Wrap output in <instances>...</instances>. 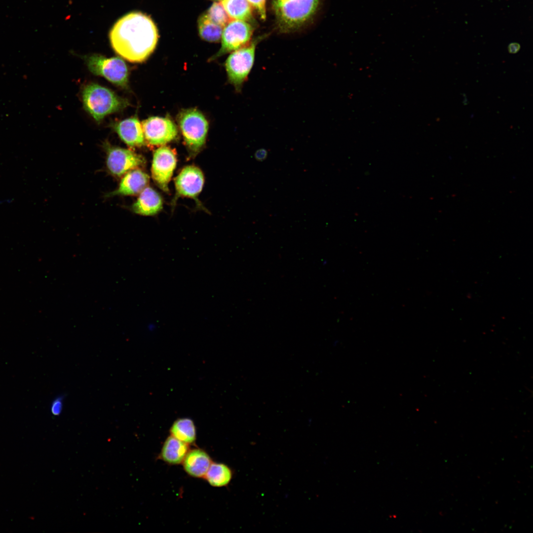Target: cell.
Here are the masks:
<instances>
[{"instance_id": "cell-14", "label": "cell", "mask_w": 533, "mask_h": 533, "mask_svg": "<svg viewBox=\"0 0 533 533\" xmlns=\"http://www.w3.org/2000/svg\"><path fill=\"white\" fill-rule=\"evenodd\" d=\"M162 206V199L158 193L152 188L146 187L140 193L132 209L136 214L151 216L159 212Z\"/></svg>"}, {"instance_id": "cell-3", "label": "cell", "mask_w": 533, "mask_h": 533, "mask_svg": "<svg viewBox=\"0 0 533 533\" xmlns=\"http://www.w3.org/2000/svg\"><path fill=\"white\" fill-rule=\"evenodd\" d=\"M82 99L85 110L98 122L106 115L121 111L128 105L126 99L106 87L93 83L83 87Z\"/></svg>"}, {"instance_id": "cell-25", "label": "cell", "mask_w": 533, "mask_h": 533, "mask_svg": "<svg viewBox=\"0 0 533 533\" xmlns=\"http://www.w3.org/2000/svg\"><path fill=\"white\" fill-rule=\"evenodd\" d=\"M520 45L517 42H512L508 46V50L510 53H516L520 49Z\"/></svg>"}, {"instance_id": "cell-6", "label": "cell", "mask_w": 533, "mask_h": 533, "mask_svg": "<svg viewBox=\"0 0 533 533\" xmlns=\"http://www.w3.org/2000/svg\"><path fill=\"white\" fill-rule=\"evenodd\" d=\"M89 71L93 74L102 76L112 83L122 88H126L128 80V70L125 62L116 57L106 58L100 55H92L85 58Z\"/></svg>"}, {"instance_id": "cell-19", "label": "cell", "mask_w": 533, "mask_h": 533, "mask_svg": "<svg viewBox=\"0 0 533 533\" xmlns=\"http://www.w3.org/2000/svg\"><path fill=\"white\" fill-rule=\"evenodd\" d=\"M204 477L211 486L223 487L229 483L232 477V472L224 464L211 463Z\"/></svg>"}, {"instance_id": "cell-26", "label": "cell", "mask_w": 533, "mask_h": 533, "mask_svg": "<svg viewBox=\"0 0 533 533\" xmlns=\"http://www.w3.org/2000/svg\"><path fill=\"white\" fill-rule=\"evenodd\" d=\"M214 0L215 1H220L221 0Z\"/></svg>"}, {"instance_id": "cell-8", "label": "cell", "mask_w": 533, "mask_h": 533, "mask_svg": "<svg viewBox=\"0 0 533 533\" xmlns=\"http://www.w3.org/2000/svg\"><path fill=\"white\" fill-rule=\"evenodd\" d=\"M177 158L174 151L169 147H160L153 153L152 176L158 186L168 192V184L176 168Z\"/></svg>"}, {"instance_id": "cell-9", "label": "cell", "mask_w": 533, "mask_h": 533, "mask_svg": "<svg viewBox=\"0 0 533 533\" xmlns=\"http://www.w3.org/2000/svg\"><path fill=\"white\" fill-rule=\"evenodd\" d=\"M144 137L152 145H164L175 139L178 134L175 124L170 119L152 116L142 123Z\"/></svg>"}, {"instance_id": "cell-13", "label": "cell", "mask_w": 533, "mask_h": 533, "mask_svg": "<svg viewBox=\"0 0 533 533\" xmlns=\"http://www.w3.org/2000/svg\"><path fill=\"white\" fill-rule=\"evenodd\" d=\"M149 176L138 169L126 173L122 178L118 189L110 195H134L140 193L148 185Z\"/></svg>"}, {"instance_id": "cell-16", "label": "cell", "mask_w": 533, "mask_h": 533, "mask_svg": "<svg viewBox=\"0 0 533 533\" xmlns=\"http://www.w3.org/2000/svg\"><path fill=\"white\" fill-rule=\"evenodd\" d=\"M188 452V444L171 435L163 444L160 457L167 463L178 464L183 462Z\"/></svg>"}, {"instance_id": "cell-18", "label": "cell", "mask_w": 533, "mask_h": 533, "mask_svg": "<svg viewBox=\"0 0 533 533\" xmlns=\"http://www.w3.org/2000/svg\"><path fill=\"white\" fill-rule=\"evenodd\" d=\"M171 435L188 444L193 443L196 439V428L193 421L189 418L176 419L171 426Z\"/></svg>"}, {"instance_id": "cell-4", "label": "cell", "mask_w": 533, "mask_h": 533, "mask_svg": "<svg viewBox=\"0 0 533 533\" xmlns=\"http://www.w3.org/2000/svg\"><path fill=\"white\" fill-rule=\"evenodd\" d=\"M178 122L186 145L192 153H197L206 140L207 120L197 110L189 109L180 112Z\"/></svg>"}, {"instance_id": "cell-15", "label": "cell", "mask_w": 533, "mask_h": 533, "mask_svg": "<svg viewBox=\"0 0 533 533\" xmlns=\"http://www.w3.org/2000/svg\"><path fill=\"white\" fill-rule=\"evenodd\" d=\"M183 462L186 472L196 478L204 477L212 463L208 454L199 449L189 451Z\"/></svg>"}, {"instance_id": "cell-22", "label": "cell", "mask_w": 533, "mask_h": 533, "mask_svg": "<svg viewBox=\"0 0 533 533\" xmlns=\"http://www.w3.org/2000/svg\"><path fill=\"white\" fill-rule=\"evenodd\" d=\"M252 7L257 12L261 18L265 20L266 18V0H247Z\"/></svg>"}, {"instance_id": "cell-7", "label": "cell", "mask_w": 533, "mask_h": 533, "mask_svg": "<svg viewBox=\"0 0 533 533\" xmlns=\"http://www.w3.org/2000/svg\"><path fill=\"white\" fill-rule=\"evenodd\" d=\"M253 34V28L247 22L231 20L223 28L220 49L211 59L233 52L247 45Z\"/></svg>"}, {"instance_id": "cell-20", "label": "cell", "mask_w": 533, "mask_h": 533, "mask_svg": "<svg viewBox=\"0 0 533 533\" xmlns=\"http://www.w3.org/2000/svg\"><path fill=\"white\" fill-rule=\"evenodd\" d=\"M198 27L201 38L210 42L219 41L224 28L213 22L206 13L199 18Z\"/></svg>"}, {"instance_id": "cell-17", "label": "cell", "mask_w": 533, "mask_h": 533, "mask_svg": "<svg viewBox=\"0 0 533 533\" xmlns=\"http://www.w3.org/2000/svg\"><path fill=\"white\" fill-rule=\"evenodd\" d=\"M221 3L231 20L248 22L252 19V6L247 0H222Z\"/></svg>"}, {"instance_id": "cell-11", "label": "cell", "mask_w": 533, "mask_h": 533, "mask_svg": "<svg viewBox=\"0 0 533 533\" xmlns=\"http://www.w3.org/2000/svg\"><path fill=\"white\" fill-rule=\"evenodd\" d=\"M204 179L202 172L194 166L184 168L175 180L176 195L196 199L201 191Z\"/></svg>"}, {"instance_id": "cell-21", "label": "cell", "mask_w": 533, "mask_h": 533, "mask_svg": "<svg viewBox=\"0 0 533 533\" xmlns=\"http://www.w3.org/2000/svg\"><path fill=\"white\" fill-rule=\"evenodd\" d=\"M206 13L213 22L223 28L231 20L221 1H215Z\"/></svg>"}, {"instance_id": "cell-12", "label": "cell", "mask_w": 533, "mask_h": 533, "mask_svg": "<svg viewBox=\"0 0 533 533\" xmlns=\"http://www.w3.org/2000/svg\"><path fill=\"white\" fill-rule=\"evenodd\" d=\"M113 127L120 138L128 146L135 147L145 144L142 125L137 117H131L116 122Z\"/></svg>"}, {"instance_id": "cell-5", "label": "cell", "mask_w": 533, "mask_h": 533, "mask_svg": "<svg viewBox=\"0 0 533 533\" xmlns=\"http://www.w3.org/2000/svg\"><path fill=\"white\" fill-rule=\"evenodd\" d=\"M258 40L233 51L226 61L225 67L229 82L240 91L254 64Z\"/></svg>"}, {"instance_id": "cell-23", "label": "cell", "mask_w": 533, "mask_h": 533, "mask_svg": "<svg viewBox=\"0 0 533 533\" xmlns=\"http://www.w3.org/2000/svg\"><path fill=\"white\" fill-rule=\"evenodd\" d=\"M64 397L62 396L56 398L52 402L50 410L52 415L59 416L61 414L63 407Z\"/></svg>"}, {"instance_id": "cell-1", "label": "cell", "mask_w": 533, "mask_h": 533, "mask_svg": "<svg viewBox=\"0 0 533 533\" xmlns=\"http://www.w3.org/2000/svg\"><path fill=\"white\" fill-rule=\"evenodd\" d=\"M158 38L152 19L139 12L127 14L114 24L110 33L114 51L126 60L139 63L146 60L155 49Z\"/></svg>"}, {"instance_id": "cell-10", "label": "cell", "mask_w": 533, "mask_h": 533, "mask_svg": "<svg viewBox=\"0 0 533 533\" xmlns=\"http://www.w3.org/2000/svg\"><path fill=\"white\" fill-rule=\"evenodd\" d=\"M107 165L110 172L120 177L144 163L143 158L129 150L106 145Z\"/></svg>"}, {"instance_id": "cell-24", "label": "cell", "mask_w": 533, "mask_h": 533, "mask_svg": "<svg viewBox=\"0 0 533 533\" xmlns=\"http://www.w3.org/2000/svg\"><path fill=\"white\" fill-rule=\"evenodd\" d=\"M267 156V152L266 149H261L257 150L254 153V157L258 161L265 160Z\"/></svg>"}, {"instance_id": "cell-2", "label": "cell", "mask_w": 533, "mask_h": 533, "mask_svg": "<svg viewBox=\"0 0 533 533\" xmlns=\"http://www.w3.org/2000/svg\"><path fill=\"white\" fill-rule=\"evenodd\" d=\"M320 0H272L277 23L283 32L296 30L316 13Z\"/></svg>"}]
</instances>
